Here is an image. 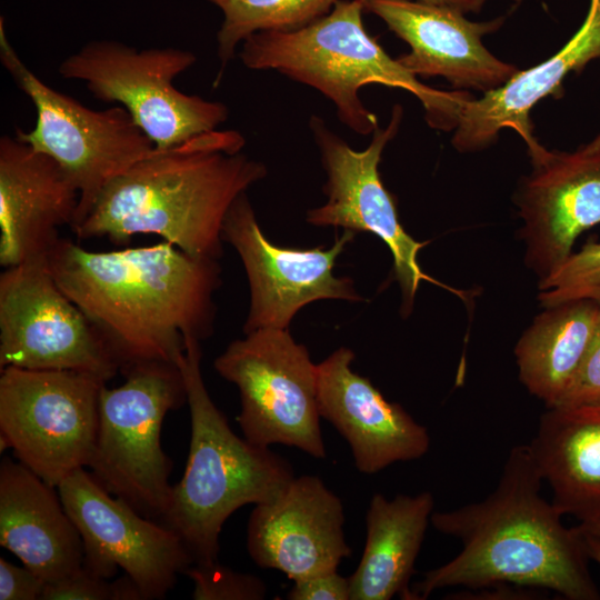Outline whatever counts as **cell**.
Here are the masks:
<instances>
[{
	"label": "cell",
	"instance_id": "cell-13",
	"mask_svg": "<svg viewBox=\"0 0 600 600\" xmlns=\"http://www.w3.org/2000/svg\"><path fill=\"white\" fill-rule=\"evenodd\" d=\"M83 544L82 567L111 579L129 574L144 600L163 599L179 574L193 564L181 539L168 527L140 514L79 468L57 487Z\"/></svg>",
	"mask_w": 600,
	"mask_h": 600
},
{
	"label": "cell",
	"instance_id": "cell-33",
	"mask_svg": "<svg viewBox=\"0 0 600 600\" xmlns=\"http://www.w3.org/2000/svg\"><path fill=\"white\" fill-rule=\"evenodd\" d=\"M426 3L440 4L454 8L460 12L468 13H479L488 0H416Z\"/></svg>",
	"mask_w": 600,
	"mask_h": 600
},
{
	"label": "cell",
	"instance_id": "cell-5",
	"mask_svg": "<svg viewBox=\"0 0 600 600\" xmlns=\"http://www.w3.org/2000/svg\"><path fill=\"white\" fill-rule=\"evenodd\" d=\"M201 358L200 341L186 339L179 368L190 411V447L160 523L181 539L193 563L211 564L218 561L224 521L244 504L273 500L296 476L283 457L232 431L206 388Z\"/></svg>",
	"mask_w": 600,
	"mask_h": 600
},
{
	"label": "cell",
	"instance_id": "cell-30",
	"mask_svg": "<svg viewBox=\"0 0 600 600\" xmlns=\"http://www.w3.org/2000/svg\"><path fill=\"white\" fill-rule=\"evenodd\" d=\"M288 592L290 600H350L349 578L337 572L327 571L293 580Z\"/></svg>",
	"mask_w": 600,
	"mask_h": 600
},
{
	"label": "cell",
	"instance_id": "cell-31",
	"mask_svg": "<svg viewBox=\"0 0 600 600\" xmlns=\"http://www.w3.org/2000/svg\"><path fill=\"white\" fill-rule=\"evenodd\" d=\"M46 581L26 566L0 558V600H41Z\"/></svg>",
	"mask_w": 600,
	"mask_h": 600
},
{
	"label": "cell",
	"instance_id": "cell-20",
	"mask_svg": "<svg viewBox=\"0 0 600 600\" xmlns=\"http://www.w3.org/2000/svg\"><path fill=\"white\" fill-rule=\"evenodd\" d=\"M600 58V0H590L579 29L550 58L519 70L501 87L466 103L451 143L462 153L478 152L497 142L501 130L513 129L527 148L536 144L530 111L543 98L559 93L570 72H580Z\"/></svg>",
	"mask_w": 600,
	"mask_h": 600
},
{
	"label": "cell",
	"instance_id": "cell-26",
	"mask_svg": "<svg viewBox=\"0 0 600 600\" xmlns=\"http://www.w3.org/2000/svg\"><path fill=\"white\" fill-rule=\"evenodd\" d=\"M600 282V242L584 244L550 276L539 281V301L543 308L577 299Z\"/></svg>",
	"mask_w": 600,
	"mask_h": 600
},
{
	"label": "cell",
	"instance_id": "cell-11",
	"mask_svg": "<svg viewBox=\"0 0 600 600\" xmlns=\"http://www.w3.org/2000/svg\"><path fill=\"white\" fill-rule=\"evenodd\" d=\"M71 370L108 382L120 372L113 352L60 289L47 257L0 274V369Z\"/></svg>",
	"mask_w": 600,
	"mask_h": 600
},
{
	"label": "cell",
	"instance_id": "cell-9",
	"mask_svg": "<svg viewBox=\"0 0 600 600\" xmlns=\"http://www.w3.org/2000/svg\"><path fill=\"white\" fill-rule=\"evenodd\" d=\"M0 451L53 487L93 454L107 382L71 370L0 369Z\"/></svg>",
	"mask_w": 600,
	"mask_h": 600
},
{
	"label": "cell",
	"instance_id": "cell-4",
	"mask_svg": "<svg viewBox=\"0 0 600 600\" xmlns=\"http://www.w3.org/2000/svg\"><path fill=\"white\" fill-rule=\"evenodd\" d=\"M363 0H337L329 13L294 31H262L242 42L241 62L252 70H277L310 86L336 107L339 120L359 134L379 127L359 93L368 84L400 88L423 107L434 130L454 131L467 90H439L423 84L391 58L363 24Z\"/></svg>",
	"mask_w": 600,
	"mask_h": 600
},
{
	"label": "cell",
	"instance_id": "cell-22",
	"mask_svg": "<svg viewBox=\"0 0 600 600\" xmlns=\"http://www.w3.org/2000/svg\"><path fill=\"white\" fill-rule=\"evenodd\" d=\"M528 447L553 506L582 523L600 520V403L547 408Z\"/></svg>",
	"mask_w": 600,
	"mask_h": 600
},
{
	"label": "cell",
	"instance_id": "cell-21",
	"mask_svg": "<svg viewBox=\"0 0 600 600\" xmlns=\"http://www.w3.org/2000/svg\"><path fill=\"white\" fill-rule=\"evenodd\" d=\"M0 544L46 583L82 567V539L58 489L10 458L0 464Z\"/></svg>",
	"mask_w": 600,
	"mask_h": 600
},
{
	"label": "cell",
	"instance_id": "cell-7",
	"mask_svg": "<svg viewBox=\"0 0 600 600\" xmlns=\"http://www.w3.org/2000/svg\"><path fill=\"white\" fill-rule=\"evenodd\" d=\"M197 61L181 48L138 50L116 40H91L59 66V74L83 81L91 94L123 107L158 150L218 129L229 117L220 101L178 90L174 79Z\"/></svg>",
	"mask_w": 600,
	"mask_h": 600
},
{
	"label": "cell",
	"instance_id": "cell-37",
	"mask_svg": "<svg viewBox=\"0 0 600 600\" xmlns=\"http://www.w3.org/2000/svg\"><path fill=\"white\" fill-rule=\"evenodd\" d=\"M588 152H598L600 151V133L596 136L590 142L580 147Z\"/></svg>",
	"mask_w": 600,
	"mask_h": 600
},
{
	"label": "cell",
	"instance_id": "cell-32",
	"mask_svg": "<svg viewBox=\"0 0 600 600\" xmlns=\"http://www.w3.org/2000/svg\"><path fill=\"white\" fill-rule=\"evenodd\" d=\"M547 590L513 583H494L478 589H463L450 593L447 599L458 600H534L544 598Z\"/></svg>",
	"mask_w": 600,
	"mask_h": 600
},
{
	"label": "cell",
	"instance_id": "cell-1",
	"mask_svg": "<svg viewBox=\"0 0 600 600\" xmlns=\"http://www.w3.org/2000/svg\"><path fill=\"white\" fill-rule=\"evenodd\" d=\"M47 263L100 332L120 372L152 361L179 366L186 339L202 341L213 331V296L221 284L216 259L192 257L167 241L90 251L59 238Z\"/></svg>",
	"mask_w": 600,
	"mask_h": 600
},
{
	"label": "cell",
	"instance_id": "cell-19",
	"mask_svg": "<svg viewBox=\"0 0 600 600\" xmlns=\"http://www.w3.org/2000/svg\"><path fill=\"white\" fill-rule=\"evenodd\" d=\"M79 190L50 156L8 134L0 138V264L14 267L47 257L72 226Z\"/></svg>",
	"mask_w": 600,
	"mask_h": 600
},
{
	"label": "cell",
	"instance_id": "cell-18",
	"mask_svg": "<svg viewBox=\"0 0 600 600\" xmlns=\"http://www.w3.org/2000/svg\"><path fill=\"white\" fill-rule=\"evenodd\" d=\"M353 360V351L340 347L317 364V399L320 417L347 440L357 469L373 474L423 457L430 447L427 428L354 372Z\"/></svg>",
	"mask_w": 600,
	"mask_h": 600
},
{
	"label": "cell",
	"instance_id": "cell-25",
	"mask_svg": "<svg viewBox=\"0 0 600 600\" xmlns=\"http://www.w3.org/2000/svg\"><path fill=\"white\" fill-rule=\"evenodd\" d=\"M218 7L223 21L217 32L220 81L237 47L262 31H294L331 11L337 0H208Z\"/></svg>",
	"mask_w": 600,
	"mask_h": 600
},
{
	"label": "cell",
	"instance_id": "cell-3",
	"mask_svg": "<svg viewBox=\"0 0 600 600\" xmlns=\"http://www.w3.org/2000/svg\"><path fill=\"white\" fill-rule=\"evenodd\" d=\"M244 144L239 131L216 129L154 148L104 187L72 232L118 246L156 234L192 257L218 260L230 207L267 176L262 162L242 153Z\"/></svg>",
	"mask_w": 600,
	"mask_h": 600
},
{
	"label": "cell",
	"instance_id": "cell-27",
	"mask_svg": "<svg viewBox=\"0 0 600 600\" xmlns=\"http://www.w3.org/2000/svg\"><path fill=\"white\" fill-rule=\"evenodd\" d=\"M183 574L193 582L194 600H261L267 594L266 583L259 577L234 571L219 561L193 563Z\"/></svg>",
	"mask_w": 600,
	"mask_h": 600
},
{
	"label": "cell",
	"instance_id": "cell-12",
	"mask_svg": "<svg viewBox=\"0 0 600 600\" xmlns=\"http://www.w3.org/2000/svg\"><path fill=\"white\" fill-rule=\"evenodd\" d=\"M403 117V109L394 104L388 124L378 127L369 146L352 149L339 134L332 131L319 116H311L309 127L319 149L321 162L327 173L323 192L327 202L307 212V222L318 227H336L371 232L380 238L391 251L393 271L402 294L401 311L407 316L422 281L438 283L426 274L418 262L419 251L429 241H417L399 220L394 197L386 189L379 163L386 146L397 136Z\"/></svg>",
	"mask_w": 600,
	"mask_h": 600
},
{
	"label": "cell",
	"instance_id": "cell-15",
	"mask_svg": "<svg viewBox=\"0 0 600 600\" xmlns=\"http://www.w3.org/2000/svg\"><path fill=\"white\" fill-rule=\"evenodd\" d=\"M528 149L531 171L522 177L513 203L521 219L524 262L550 276L571 256L577 238L600 224V151Z\"/></svg>",
	"mask_w": 600,
	"mask_h": 600
},
{
	"label": "cell",
	"instance_id": "cell-16",
	"mask_svg": "<svg viewBox=\"0 0 600 600\" xmlns=\"http://www.w3.org/2000/svg\"><path fill=\"white\" fill-rule=\"evenodd\" d=\"M410 51L397 58L413 76L444 78L456 90L482 94L504 84L520 69L492 54L482 38L504 17L471 21L459 10L416 0H363Z\"/></svg>",
	"mask_w": 600,
	"mask_h": 600
},
{
	"label": "cell",
	"instance_id": "cell-29",
	"mask_svg": "<svg viewBox=\"0 0 600 600\" xmlns=\"http://www.w3.org/2000/svg\"><path fill=\"white\" fill-rule=\"evenodd\" d=\"M600 403V312L582 360L554 407Z\"/></svg>",
	"mask_w": 600,
	"mask_h": 600
},
{
	"label": "cell",
	"instance_id": "cell-2",
	"mask_svg": "<svg viewBox=\"0 0 600 600\" xmlns=\"http://www.w3.org/2000/svg\"><path fill=\"white\" fill-rule=\"evenodd\" d=\"M543 479L528 444L511 448L496 489L483 500L431 514V524L461 542L460 552L427 571L412 590L427 599L448 587L513 583L569 600H599L582 537L541 496Z\"/></svg>",
	"mask_w": 600,
	"mask_h": 600
},
{
	"label": "cell",
	"instance_id": "cell-36",
	"mask_svg": "<svg viewBox=\"0 0 600 600\" xmlns=\"http://www.w3.org/2000/svg\"><path fill=\"white\" fill-rule=\"evenodd\" d=\"M579 298H589L600 304V282L583 291Z\"/></svg>",
	"mask_w": 600,
	"mask_h": 600
},
{
	"label": "cell",
	"instance_id": "cell-35",
	"mask_svg": "<svg viewBox=\"0 0 600 600\" xmlns=\"http://www.w3.org/2000/svg\"><path fill=\"white\" fill-rule=\"evenodd\" d=\"M577 528L581 531L589 532V533L600 537V520L594 521V522H587V523L580 522V524L577 526Z\"/></svg>",
	"mask_w": 600,
	"mask_h": 600
},
{
	"label": "cell",
	"instance_id": "cell-24",
	"mask_svg": "<svg viewBox=\"0 0 600 600\" xmlns=\"http://www.w3.org/2000/svg\"><path fill=\"white\" fill-rule=\"evenodd\" d=\"M600 304L589 298L546 307L514 347L519 379L547 408L558 404L591 339Z\"/></svg>",
	"mask_w": 600,
	"mask_h": 600
},
{
	"label": "cell",
	"instance_id": "cell-14",
	"mask_svg": "<svg viewBox=\"0 0 600 600\" xmlns=\"http://www.w3.org/2000/svg\"><path fill=\"white\" fill-rule=\"evenodd\" d=\"M354 236L344 230L329 249L276 246L259 227L248 196L241 193L226 216L222 238L238 252L249 281L244 334L262 328L288 329L294 314L317 300L362 301L351 279L333 274L337 258Z\"/></svg>",
	"mask_w": 600,
	"mask_h": 600
},
{
	"label": "cell",
	"instance_id": "cell-28",
	"mask_svg": "<svg viewBox=\"0 0 600 600\" xmlns=\"http://www.w3.org/2000/svg\"><path fill=\"white\" fill-rule=\"evenodd\" d=\"M41 600H144L136 581L127 573L109 581L81 567L71 574L47 582Z\"/></svg>",
	"mask_w": 600,
	"mask_h": 600
},
{
	"label": "cell",
	"instance_id": "cell-10",
	"mask_svg": "<svg viewBox=\"0 0 600 600\" xmlns=\"http://www.w3.org/2000/svg\"><path fill=\"white\" fill-rule=\"evenodd\" d=\"M216 371L236 384L237 421L253 444H283L313 458L327 456L317 399V364L288 329L262 328L232 341L214 360Z\"/></svg>",
	"mask_w": 600,
	"mask_h": 600
},
{
	"label": "cell",
	"instance_id": "cell-6",
	"mask_svg": "<svg viewBox=\"0 0 600 600\" xmlns=\"http://www.w3.org/2000/svg\"><path fill=\"white\" fill-rule=\"evenodd\" d=\"M120 373L121 386L106 383L100 390L97 441L87 468L110 493L161 521L173 488L161 428L169 411L187 403L184 379L178 364L163 361L138 363Z\"/></svg>",
	"mask_w": 600,
	"mask_h": 600
},
{
	"label": "cell",
	"instance_id": "cell-17",
	"mask_svg": "<svg viewBox=\"0 0 600 600\" xmlns=\"http://www.w3.org/2000/svg\"><path fill=\"white\" fill-rule=\"evenodd\" d=\"M340 498L317 476L294 477L273 500L254 504L247 527L252 561L289 579L337 570L351 554Z\"/></svg>",
	"mask_w": 600,
	"mask_h": 600
},
{
	"label": "cell",
	"instance_id": "cell-23",
	"mask_svg": "<svg viewBox=\"0 0 600 600\" xmlns=\"http://www.w3.org/2000/svg\"><path fill=\"white\" fill-rule=\"evenodd\" d=\"M434 498L423 491L387 499L376 493L366 516L362 557L349 577L350 600H414L409 581L433 513Z\"/></svg>",
	"mask_w": 600,
	"mask_h": 600
},
{
	"label": "cell",
	"instance_id": "cell-8",
	"mask_svg": "<svg viewBox=\"0 0 600 600\" xmlns=\"http://www.w3.org/2000/svg\"><path fill=\"white\" fill-rule=\"evenodd\" d=\"M0 61L36 108L33 129L26 132L17 128L16 137L52 157L79 190L72 229L84 219L104 187L150 154L154 144L123 107L90 109L38 78L10 43L2 17Z\"/></svg>",
	"mask_w": 600,
	"mask_h": 600
},
{
	"label": "cell",
	"instance_id": "cell-34",
	"mask_svg": "<svg viewBox=\"0 0 600 600\" xmlns=\"http://www.w3.org/2000/svg\"><path fill=\"white\" fill-rule=\"evenodd\" d=\"M576 529L582 537L583 548L589 559L596 561L600 567V537Z\"/></svg>",
	"mask_w": 600,
	"mask_h": 600
}]
</instances>
